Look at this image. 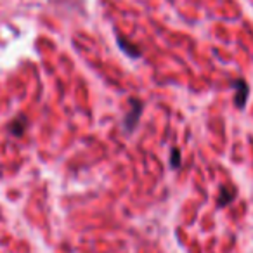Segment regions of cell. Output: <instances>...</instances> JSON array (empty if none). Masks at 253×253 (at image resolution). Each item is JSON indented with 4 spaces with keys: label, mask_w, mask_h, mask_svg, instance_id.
Returning a JSON list of instances; mask_svg holds the SVG:
<instances>
[{
    "label": "cell",
    "mask_w": 253,
    "mask_h": 253,
    "mask_svg": "<svg viewBox=\"0 0 253 253\" xmlns=\"http://www.w3.org/2000/svg\"><path fill=\"white\" fill-rule=\"evenodd\" d=\"M130 106H132V111L125 116V120H123V125H125L126 132H132L135 126H137V122H139V118H141L142 108H144V104L135 97H130Z\"/></svg>",
    "instance_id": "obj_1"
},
{
    "label": "cell",
    "mask_w": 253,
    "mask_h": 253,
    "mask_svg": "<svg viewBox=\"0 0 253 253\" xmlns=\"http://www.w3.org/2000/svg\"><path fill=\"white\" fill-rule=\"evenodd\" d=\"M234 88H236V95H234V104L236 108L243 109L246 106V101H248V95H250V87L245 80H236L234 82Z\"/></svg>",
    "instance_id": "obj_2"
},
{
    "label": "cell",
    "mask_w": 253,
    "mask_h": 253,
    "mask_svg": "<svg viewBox=\"0 0 253 253\" xmlns=\"http://www.w3.org/2000/svg\"><path fill=\"white\" fill-rule=\"evenodd\" d=\"M236 194H238V191H236L234 186H222L220 187V194H218V201H217V207L222 208V207H227L229 203H232L236 198Z\"/></svg>",
    "instance_id": "obj_3"
},
{
    "label": "cell",
    "mask_w": 253,
    "mask_h": 253,
    "mask_svg": "<svg viewBox=\"0 0 253 253\" xmlns=\"http://www.w3.org/2000/svg\"><path fill=\"white\" fill-rule=\"evenodd\" d=\"M118 43H120V47H122V50H125L126 54L130 57H139L141 56V49H137V47H132L130 43L126 42L125 39H122V37H118Z\"/></svg>",
    "instance_id": "obj_4"
},
{
    "label": "cell",
    "mask_w": 253,
    "mask_h": 253,
    "mask_svg": "<svg viewBox=\"0 0 253 253\" xmlns=\"http://www.w3.org/2000/svg\"><path fill=\"white\" fill-rule=\"evenodd\" d=\"M25 128H26V118H25V116H18V118L11 123V132L14 135H18V137H19V135H23Z\"/></svg>",
    "instance_id": "obj_5"
},
{
    "label": "cell",
    "mask_w": 253,
    "mask_h": 253,
    "mask_svg": "<svg viewBox=\"0 0 253 253\" xmlns=\"http://www.w3.org/2000/svg\"><path fill=\"white\" fill-rule=\"evenodd\" d=\"M172 167L173 169H179L180 167V151L177 148L172 149Z\"/></svg>",
    "instance_id": "obj_6"
}]
</instances>
